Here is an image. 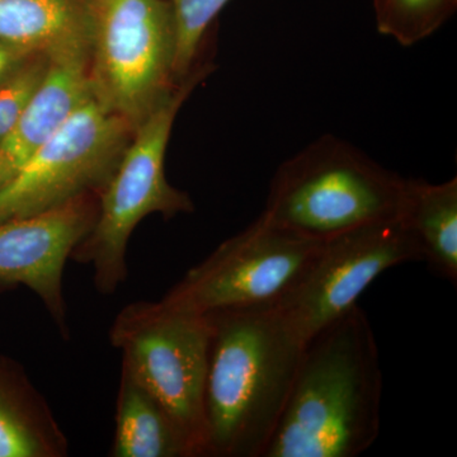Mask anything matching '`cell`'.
I'll return each mask as SVG.
<instances>
[{
  "label": "cell",
  "mask_w": 457,
  "mask_h": 457,
  "mask_svg": "<svg viewBox=\"0 0 457 457\" xmlns=\"http://www.w3.org/2000/svg\"><path fill=\"white\" fill-rule=\"evenodd\" d=\"M383 371L359 305L312 337L263 457H356L378 440Z\"/></svg>",
  "instance_id": "6da1fadb"
},
{
  "label": "cell",
  "mask_w": 457,
  "mask_h": 457,
  "mask_svg": "<svg viewBox=\"0 0 457 457\" xmlns=\"http://www.w3.org/2000/svg\"><path fill=\"white\" fill-rule=\"evenodd\" d=\"M206 456L263 457L286 408L305 343L275 306L207 314Z\"/></svg>",
  "instance_id": "7a4b0ae2"
},
{
  "label": "cell",
  "mask_w": 457,
  "mask_h": 457,
  "mask_svg": "<svg viewBox=\"0 0 457 457\" xmlns=\"http://www.w3.org/2000/svg\"><path fill=\"white\" fill-rule=\"evenodd\" d=\"M404 185V177L328 134L279 165L261 215L296 236L326 242L399 218Z\"/></svg>",
  "instance_id": "3957f363"
},
{
  "label": "cell",
  "mask_w": 457,
  "mask_h": 457,
  "mask_svg": "<svg viewBox=\"0 0 457 457\" xmlns=\"http://www.w3.org/2000/svg\"><path fill=\"white\" fill-rule=\"evenodd\" d=\"M206 74L209 66L198 69L135 128L116 170L99 192L95 225L71 260L93 267L96 288L102 295L116 293L128 278L129 240L143 219L152 213L171 218L194 210L188 195L168 182L165 153L180 107Z\"/></svg>",
  "instance_id": "277c9868"
},
{
  "label": "cell",
  "mask_w": 457,
  "mask_h": 457,
  "mask_svg": "<svg viewBox=\"0 0 457 457\" xmlns=\"http://www.w3.org/2000/svg\"><path fill=\"white\" fill-rule=\"evenodd\" d=\"M122 368L163 405L194 456H206L204 384L209 365V315L177 311L159 302L125 306L110 330Z\"/></svg>",
  "instance_id": "5b68a950"
},
{
  "label": "cell",
  "mask_w": 457,
  "mask_h": 457,
  "mask_svg": "<svg viewBox=\"0 0 457 457\" xmlns=\"http://www.w3.org/2000/svg\"><path fill=\"white\" fill-rule=\"evenodd\" d=\"M92 96L135 130L179 86L165 0H87ZM180 84V83H179Z\"/></svg>",
  "instance_id": "8992f818"
},
{
  "label": "cell",
  "mask_w": 457,
  "mask_h": 457,
  "mask_svg": "<svg viewBox=\"0 0 457 457\" xmlns=\"http://www.w3.org/2000/svg\"><path fill=\"white\" fill-rule=\"evenodd\" d=\"M320 245L260 215L189 270L162 302L201 315L275 306L302 278Z\"/></svg>",
  "instance_id": "52a82bcc"
},
{
  "label": "cell",
  "mask_w": 457,
  "mask_h": 457,
  "mask_svg": "<svg viewBox=\"0 0 457 457\" xmlns=\"http://www.w3.org/2000/svg\"><path fill=\"white\" fill-rule=\"evenodd\" d=\"M134 130L90 96L0 189V221L62 206L111 179Z\"/></svg>",
  "instance_id": "ba28073f"
},
{
  "label": "cell",
  "mask_w": 457,
  "mask_h": 457,
  "mask_svg": "<svg viewBox=\"0 0 457 457\" xmlns=\"http://www.w3.org/2000/svg\"><path fill=\"white\" fill-rule=\"evenodd\" d=\"M414 261L420 251L399 218L353 228L321 242L276 311L306 343L354 308L378 276Z\"/></svg>",
  "instance_id": "9c48e42d"
},
{
  "label": "cell",
  "mask_w": 457,
  "mask_h": 457,
  "mask_svg": "<svg viewBox=\"0 0 457 457\" xmlns=\"http://www.w3.org/2000/svg\"><path fill=\"white\" fill-rule=\"evenodd\" d=\"M97 213L98 200L88 194L47 212L0 221V282L25 285L37 295L62 336L68 335L66 261L88 236Z\"/></svg>",
  "instance_id": "30bf717a"
},
{
  "label": "cell",
  "mask_w": 457,
  "mask_h": 457,
  "mask_svg": "<svg viewBox=\"0 0 457 457\" xmlns=\"http://www.w3.org/2000/svg\"><path fill=\"white\" fill-rule=\"evenodd\" d=\"M90 96L88 60L50 62L29 107L0 141V189L17 176Z\"/></svg>",
  "instance_id": "8fae6325"
},
{
  "label": "cell",
  "mask_w": 457,
  "mask_h": 457,
  "mask_svg": "<svg viewBox=\"0 0 457 457\" xmlns=\"http://www.w3.org/2000/svg\"><path fill=\"white\" fill-rule=\"evenodd\" d=\"M87 0H0V41L50 62L89 60Z\"/></svg>",
  "instance_id": "7c38bea8"
},
{
  "label": "cell",
  "mask_w": 457,
  "mask_h": 457,
  "mask_svg": "<svg viewBox=\"0 0 457 457\" xmlns=\"http://www.w3.org/2000/svg\"><path fill=\"white\" fill-rule=\"evenodd\" d=\"M420 251V261L447 279L457 281V179L429 183L405 179L399 213Z\"/></svg>",
  "instance_id": "4fadbf2b"
},
{
  "label": "cell",
  "mask_w": 457,
  "mask_h": 457,
  "mask_svg": "<svg viewBox=\"0 0 457 457\" xmlns=\"http://www.w3.org/2000/svg\"><path fill=\"white\" fill-rule=\"evenodd\" d=\"M111 453L114 457H195L163 405L123 368Z\"/></svg>",
  "instance_id": "5bb4252c"
},
{
  "label": "cell",
  "mask_w": 457,
  "mask_h": 457,
  "mask_svg": "<svg viewBox=\"0 0 457 457\" xmlns=\"http://www.w3.org/2000/svg\"><path fill=\"white\" fill-rule=\"evenodd\" d=\"M64 433L44 399L9 398L0 389V457L65 455Z\"/></svg>",
  "instance_id": "9a60e30c"
},
{
  "label": "cell",
  "mask_w": 457,
  "mask_h": 457,
  "mask_svg": "<svg viewBox=\"0 0 457 457\" xmlns=\"http://www.w3.org/2000/svg\"><path fill=\"white\" fill-rule=\"evenodd\" d=\"M457 0H374L376 27L402 46L431 37L455 13Z\"/></svg>",
  "instance_id": "2e32d148"
},
{
  "label": "cell",
  "mask_w": 457,
  "mask_h": 457,
  "mask_svg": "<svg viewBox=\"0 0 457 457\" xmlns=\"http://www.w3.org/2000/svg\"><path fill=\"white\" fill-rule=\"evenodd\" d=\"M174 31V78L185 82L195 71L204 36L230 0H165Z\"/></svg>",
  "instance_id": "e0dca14e"
},
{
  "label": "cell",
  "mask_w": 457,
  "mask_h": 457,
  "mask_svg": "<svg viewBox=\"0 0 457 457\" xmlns=\"http://www.w3.org/2000/svg\"><path fill=\"white\" fill-rule=\"evenodd\" d=\"M50 62L44 56H31L0 84V141L21 119L41 86Z\"/></svg>",
  "instance_id": "ac0fdd59"
},
{
  "label": "cell",
  "mask_w": 457,
  "mask_h": 457,
  "mask_svg": "<svg viewBox=\"0 0 457 457\" xmlns=\"http://www.w3.org/2000/svg\"><path fill=\"white\" fill-rule=\"evenodd\" d=\"M31 56L36 55H29L25 51L0 41V84Z\"/></svg>",
  "instance_id": "d6986e66"
}]
</instances>
